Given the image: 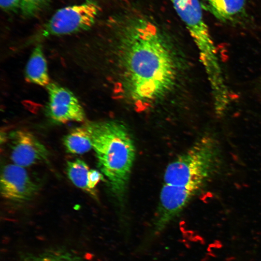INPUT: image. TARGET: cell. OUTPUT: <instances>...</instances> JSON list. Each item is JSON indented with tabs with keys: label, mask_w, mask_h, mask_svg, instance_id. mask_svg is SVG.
I'll return each mask as SVG.
<instances>
[{
	"label": "cell",
	"mask_w": 261,
	"mask_h": 261,
	"mask_svg": "<svg viewBox=\"0 0 261 261\" xmlns=\"http://www.w3.org/2000/svg\"><path fill=\"white\" fill-rule=\"evenodd\" d=\"M117 34L122 90L133 105L147 108L174 87L178 73L176 57L162 31L143 14L122 19Z\"/></svg>",
	"instance_id": "obj_1"
},
{
	"label": "cell",
	"mask_w": 261,
	"mask_h": 261,
	"mask_svg": "<svg viewBox=\"0 0 261 261\" xmlns=\"http://www.w3.org/2000/svg\"><path fill=\"white\" fill-rule=\"evenodd\" d=\"M98 165L111 190L122 202L135 157V148L126 126L117 120L87 123Z\"/></svg>",
	"instance_id": "obj_2"
},
{
	"label": "cell",
	"mask_w": 261,
	"mask_h": 261,
	"mask_svg": "<svg viewBox=\"0 0 261 261\" xmlns=\"http://www.w3.org/2000/svg\"><path fill=\"white\" fill-rule=\"evenodd\" d=\"M219 150L216 141L203 137L167 166L164 184L200 191L217 169Z\"/></svg>",
	"instance_id": "obj_3"
},
{
	"label": "cell",
	"mask_w": 261,
	"mask_h": 261,
	"mask_svg": "<svg viewBox=\"0 0 261 261\" xmlns=\"http://www.w3.org/2000/svg\"><path fill=\"white\" fill-rule=\"evenodd\" d=\"M100 11L92 0L63 7L58 10L43 27L39 37L69 35L91 28Z\"/></svg>",
	"instance_id": "obj_4"
},
{
	"label": "cell",
	"mask_w": 261,
	"mask_h": 261,
	"mask_svg": "<svg viewBox=\"0 0 261 261\" xmlns=\"http://www.w3.org/2000/svg\"><path fill=\"white\" fill-rule=\"evenodd\" d=\"M174 10L184 23L203 61L214 59L217 53L205 23L200 0H171Z\"/></svg>",
	"instance_id": "obj_5"
},
{
	"label": "cell",
	"mask_w": 261,
	"mask_h": 261,
	"mask_svg": "<svg viewBox=\"0 0 261 261\" xmlns=\"http://www.w3.org/2000/svg\"><path fill=\"white\" fill-rule=\"evenodd\" d=\"M46 87L48 97L46 114L51 120L60 124L85 120L84 110L71 91L55 83Z\"/></svg>",
	"instance_id": "obj_6"
},
{
	"label": "cell",
	"mask_w": 261,
	"mask_h": 261,
	"mask_svg": "<svg viewBox=\"0 0 261 261\" xmlns=\"http://www.w3.org/2000/svg\"><path fill=\"white\" fill-rule=\"evenodd\" d=\"M38 189L24 167L9 164L2 169L0 189L4 199L14 203L26 202L36 195Z\"/></svg>",
	"instance_id": "obj_7"
},
{
	"label": "cell",
	"mask_w": 261,
	"mask_h": 261,
	"mask_svg": "<svg viewBox=\"0 0 261 261\" xmlns=\"http://www.w3.org/2000/svg\"><path fill=\"white\" fill-rule=\"evenodd\" d=\"M9 141L13 164L26 167L48 160L49 152L46 147L29 131L19 130L11 132Z\"/></svg>",
	"instance_id": "obj_8"
},
{
	"label": "cell",
	"mask_w": 261,
	"mask_h": 261,
	"mask_svg": "<svg viewBox=\"0 0 261 261\" xmlns=\"http://www.w3.org/2000/svg\"><path fill=\"white\" fill-rule=\"evenodd\" d=\"M202 8L223 22H235L246 14V0H200Z\"/></svg>",
	"instance_id": "obj_9"
},
{
	"label": "cell",
	"mask_w": 261,
	"mask_h": 261,
	"mask_svg": "<svg viewBox=\"0 0 261 261\" xmlns=\"http://www.w3.org/2000/svg\"><path fill=\"white\" fill-rule=\"evenodd\" d=\"M26 80L30 83L47 87L50 83L47 62L41 45L33 49L25 68Z\"/></svg>",
	"instance_id": "obj_10"
},
{
	"label": "cell",
	"mask_w": 261,
	"mask_h": 261,
	"mask_svg": "<svg viewBox=\"0 0 261 261\" xmlns=\"http://www.w3.org/2000/svg\"><path fill=\"white\" fill-rule=\"evenodd\" d=\"M66 150L73 154H82L92 148L91 132L87 123L72 130L63 138Z\"/></svg>",
	"instance_id": "obj_11"
},
{
	"label": "cell",
	"mask_w": 261,
	"mask_h": 261,
	"mask_svg": "<svg viewBox=\"0 0 261 261\" xmlns=\"http://www.w3.org/2000/svg\"><path fill=\"white\" fill-rule=\"evenodd\" d=\"M66 170L68 178L76 187L93 197L96 196V192L90 190L88 187L87 177L89 169L85 161L78 159L68 161Z\"/></svg>",
	"instance_id": "obj_12"
},
{
	"label": "cell",
	"mask_w": 261,
	"mask_h": 261,
	"mask_svg": "<svg viewBox=\"0 0 261 261\" xmlns=\"http://www.w3.org/2000/svg\"><path fill=\"white\" fill-rule=\"evenodd\" d=\"M50 0H21L20 11L26 17L38 14Z\"/></svg>",
	"instance_id": "obj_13"
},
{
	"label": "cell",
	"mask_w": 261,
	"mask_h": 261,
	"mask_svg": "<svg viewBox=\"0 0 261 261\" xmlns=\"http://www.w3.org/2000/svg\"><path fill=\"white\" fill-rule=\"evenodd\" d=\"M24 261H81L69 253H53L28 259Z\"/></svg>",
	"instance_id": "obj_14"
},
{
	"label": "cell",
	"mask_w": 261,
	"mask_h": 261,
	"mask_svg": "<svg viewBox=\"0 0 261 261\" xmlns=\"http://www.w3.org/2000/svg\"><path fill=\"white\" fill-rule=\"evenodd\" d=\"M87 179L88 188L96 192L95 188L100 181L104 180L103 174L98 170L91 169L88 172Z\"/></svg>",
	"instance_id": "obj_15"
},
{
	"label": "cell",
	"mask_w": 261,
	"mask_h": 261,
	"mask_svg": "<svg viewBox=\"0 0 261 261\" xmlns=\"http://www.w3.org/2000/svg\"><path fill=\"white\" fill-rule=\"evenodd\" d=\"M21 0H0L1 8L6 12H13L20 9Z\"/></svg>",
	"instance_id": "obj_16"
}]
</instances>
